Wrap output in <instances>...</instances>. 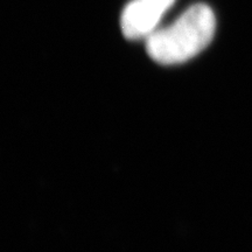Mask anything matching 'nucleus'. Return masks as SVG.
Masks as SVG:
<instances>
[{
	"label": "nucleus",
	"instance_id": "f03ea898",
	"mask_svg": "<svg viewBox=\"0 0 252 252\" xmlns=\"http://www.w3.org/2000/svg\"><path fill=\"white\" fill-rule=\"evenodd\" d=\"M174 0H132L122 14V31L127 39H147Z\"/></svg>",
	"mask_w": 252,
	"mask_h": 252
},
{
	"label": "nucleus",
	"instance_id": "f257e3e1",
	"mask_svg": "<svg viewBox=\"0 0 252 252\" xmlns=\"http://www.w3.org/2000/svg\"><path fill=\"white\" fill-rule=\"evenodd\" d=\"M215 30L213 9L204 4L194 5L169 26L157 30L147 37V53L161 64L186 62L212 42Z\"/></svg>",
	"mask_w": 252,
	"mask_h": 252
}]
</instances>
